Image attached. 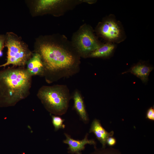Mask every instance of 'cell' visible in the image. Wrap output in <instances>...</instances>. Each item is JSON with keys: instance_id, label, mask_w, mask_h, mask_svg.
<instances>
[{"instance_id": "cell-1", "label": "cell", "mask_w": 154, "mask_h": 154, "mask_svg": "<svg viewBox=\"0 0 154 154\" xmlns=\"http://www.w3.org/2000/svg\"><path fill=\"white\" fill-rule=\"evenodd\" d=\"M32 77L24 67L13 66L0 70V107L14 106L27 97Z\"/></svg>"}, {"instance_id": "cell-2", "label": "cell", "mask_w": 154, "mask_h": 154, "mask_svg": "<svg viewBox=\"0 0 154 154\" xmlns=\"http://www.w3.org/2000/svg\"><path fill=\"white\" fill-rule=\"evenodd\" d=\"M35 52L38 53L45 72L54 74L70 69L76 62L74 55L63 45L51 39L38 40Z\"/></svg>"}, {"instance_id": "cell-3", "label": "cell", "mask_w": 154, "mask_h": 154, "mask_svg": "<svg viewBox=\"0 0 154 154\" xmlns=\"http://www.w3.org/2000/svg\"><path fill=\"white\" fill-rule=\"evenodd\" d=\"M37 96L45 108L51 113L61 115L67 109L69 95L63 86H42L38 90Z\"/></svg>"}, {"instance_id": "cell-4", "label": "cell", "mask_w": 154, "mask_h": 154, "mask_svg": "<svg viewBox=\"0 0 154 154\" xmlns=\"http://www.w3.org/2000/svg\"><path fill=\"white\" fill-rule=\"evenodd\" d=\"M5 35V47L7 49V60L0 65V68H5L10 65L25 67L33 53L22 38L15 33L8 32Z\"/></svg>"}, {"instance_id": "cell-5", "label": "cell", "mask_w": 154, "mask_h": 154, "mask_svg": "<svg viewBox=\"0 0 154 154\" xmlns=\"http://www.w3.org/2000/svg\"><path fill=\"white\" fill-rule=\"evenodd\" d=\"M74 41L78 51L84 54H90L100 46L92 30L88 28L80 30Z\"/></svg>"}, {"instance_id": "cell-6", "label": "cell", "mask_w": 154, "mask_h": 154, "mask_svg": "<svg viewBox=\"0 0 154 154\" xmlns=\"http://www.w3.org/2000/svg\"><path fill=\"white\" fill-rule=\"evenodd\" d=\"M99 31L103 37L110 41L119 42L123 35L121 27L114 19H108L102 23L99 27Z\"/></svg>"}, {"instance_id": "cell-7", "label": "cell", "mask_w": 154, "mask_h": 154, "mask_svg": "<svg viewBox=\"0 0 154 154\" xmlns=\"http://www.w3.org/2000/svg\"><path fill=\"white\" fill-rule=\"evenodd\" d=\"M26 69L29 74L33 76H42L44 74L43 64L41 57L35 52L26 64Z\"/></svg>"}, {"instance_id": "cell-8", "label": "cell", "mask_w": 154, "mask_h": 154, "mask_svg": "<svg viewBox=\"0 0 154 154\" xmlns=\"http://www.w3.org/2000/svg\"><path fill=\"white\" fill-rule=\"evenodd\" d=\"M90 133H93L97 139L102 145L103 148L106 147V140L110 137L112 136L114 132L107 131L102 126L100 121L95 119L92 122L89 131Z\"/></svg>"}, {"instance_id": "cell-9", "label": "cell", "mask_w": 154, "mask_h": 154, "mask_svg": "<svg viewBox=\"0 0 154 154\" xmlns=\"http://www.w3.org/2000/svg\"><path fill=\"white\" fill-rule=\"evenodd\" d=\"M65 135L66 138L63 141V142L68 145L69 149L72 153L79 154L80 152L85 148L86 145L89 144L95 145L96 144V142L94 139H88V134H87L85 138L81 140L74 139L66 133Z\"/></svg>"}, {"instance_id": "cell-10", "label": "cell", "mask_w": 154, "mask_h": 154, "mask_svg": "<svg viewBox=\"0 0 154 154\" xmlns=\"http://www.w3.org/2000/svg\"><path fill=\"white\" fill-rule=\"evenodd\" d=\"M64 1L60 0H39L35 1L33 10L37 14L47 13L62 4Z\"/></svg>"}, {"instance_id": "cell-11", "label": "cell", "mask_w": 154, "mask_h": 154, "mask_svg": "<svg viewBox=\"0 0 154 154\" xmlns=\"http://www.w3.org/2000/svg\"><path fill=\"white\" fill-rule=\"evenodd\" d=\"M152 70V67L145 65L138 64L133 67L130 72L145 82L148 80V76Z\"/></svg>"}, {"instance_id": "cell-12", "label": "cell", "mask_w": 154, "mask_h": 154, "mask_svg": "<svg viewBox=\"0 0 154 154\" xmlns=\"http://www.w3.org/2000/svg\"><path fill=\"white\" fill-rule=\"evenodd\" d=\"M74 107L81 118L84 121L88 119L82 98L78 91L74 93L73 96Z\"/></svg>"}, {"instance_id": "cell-13", "label": "cell", "mask_w": 154, "mask_h": 154, "mask_svg": "<svg viewBox=\"0 0 154 154\" xmlns=\"http://www.w3.org/2000/svg\"><path fill=\"white\" fill-rule=\"evenodd\" d=\"M115 48L114 45L111 43H107L99 47L91 52L90 56L91 57H103L109 56Z\"/></svg>"}, {"instance_id": "cell-14", "label": "cell", "mask_w": 154, "mask_h": 154, "mask_svg": "<svg viewBox=\"0 0 154 154\" xmlns=\"http://www.w3.org/2000/svg\"><path fill=\"white\" fill-rule=\"evenodd\" d=\"M52 123L55 130L65 127V125L63 124L64 120L61 117L54 116H52Z\"/></svg>"}, {"instance_id": "cell-15", "label": "cell", "mask_w": 154, "mask_h": 154, "mask_svg": "<svg viewBox=\"0 0 154 154\" xmlns=\"http://www.w3.org/2000/svg\"><path fill=\"white\" fill-rule=\"evenodd\" d=\"M94 154H122L118 149L110 147L107 148H103L97 150Z\"/></svg>"}, {"instance_id": "cell-16", "label": "cell", "mask_w": 154, "mask_h": 154, "mask_svg": "<svg viewBox=\"0 0 154 154\" xmlns=\"http://www.w3.org/2000/svg\"><path fill=\"white\" fill-rule=\"evenodd\" d=\"M5 35L0 34V57L3 55L2 51L5 47Z\"/></svg>"}, {"instance_id": "cell-17", "label": "cell", "mask_w": 154, "mask_h": 154, "mask_svg": "<svg viewBox=\"0 0 154 154\" xmlns=\"http://www.w3.org/2000/svg\"><path fill=\"white\" fill-rule=\"evenodd\" d=\"M146 118L152 121H154V109L151 107L147 110L146 114Z\"/></svg>"}, {"instance_id": "cell-18", "label": "cell", "mask_w": 154, "mask_h": 154, "mask_svg": "<svg viewBox=\"0 0 154 154\" xmlns=\"http://www.w3.org/2000/svg\"><path fill=\"white\" fill-rule=\"evenodd\" d=\"M116 143V139L112 136L109 137L106 140V144L110 147L114 146Z\"/></svg>"}]
</instances>
